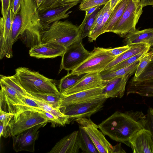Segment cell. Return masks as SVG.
Returning a JSON list of instances; mask_svg holds the SVG:
<instances>
[{
    "label": "cell",
    "instance_id": "obj_1",
    "mask_svg": "<svg viewBox=\"0 0 153 153\" xmlns=\"http://www.w3.org/2000/svg\"><path fill=\"white\" fill-rule=\"evenodd\" d=\"M44 30L35 0H21L19 11L13 16L11 35L13 44L19 39L30 48L42 43Z\"/></svg>",
    "mask_w": 153,
    "mask_h": 153
},
{
    "label": "cell",
    "instance_id": "obj_2",
    "mask_svg": "<svg viewBox=\"0 0 153 153\" xmlns=\"http://www.w3.org/2000/svg\"><path fill=\"white\" fill-rule=\"evenodd\" d=\"M146 115L139 111H116L98 125L102 133L111 139L130 147V138L146 128Z\"/></svg>",
    "mask_w": 153,
    "mask_h": 153
},
{
    "label": "cell",
    "instance_id": "obj_3",
    "mask_svg": "<svg viewBox=\"0 0 153 153\" xmlns=\"http://www.w3.org/2000/svg\"><path fill=\"white\" fill-rule=\"evenodd\" d=\"M27 92L60 94L53 80L25 67L15 70V74Z\"/></svg>",
    "mask_w": 153,
    "mask_h": 153
},
{
    "label": "cell",
    "instance_id": "obj_4",
    "mask_svg": "<svg viewBox=\"0 0 153 153\" xmlns=\"http://www.w3.org/2000/svg\"><path fill=\"white\" fill-rule=\"evenodd\" d=\"M79 38V27L67 20L59 21L53 23L41 35L42 43L54 42L66 48Z\"/></svg>",
    "mask_w": 153,
    "mask_h": 153
},
{
    "label": "cell",
    "instance_id": "obj_5",
    "mask_svg": "<svg viewBox=\"0 0 153 153\" xmlns=\"http://www.w3.org/2000/svg\"><path fill=\"white\" fill-rule=\"evenodd\" d=\"M115 58L108 52L106 48L95 47L89 57L71 72L78 74L100 73Z\"/></svg>",
    "mask_w": 153,
    "mask_h": 153
},
{
    "label": "cell",
    "instance_id": "obj_6",
    "mask_svg": "<svg viewBox=\"0 0 153 153\" xmlns=\"http://www.w3.org/2000/svg\"><path fill=\"white\" fill-rule=\"evenodd\" d=\"M143 7L140 2L130 0L126 10L111 32L121 37L135 31L136 25L143 13Z\"/></svg>",
    "mask_w": 153,
    "mask_h": 153
},
{
    "label": "cell",
    "instance_id": "obj_7",
    "mask_svg": "<svg viewBox=\"0 0 153 153\" xmlns=\"http://www.w3.org/2000/svg\"><path fill=\"white\" fill-rule=\"evenodd\" d=\"M107 99L103 96L62 107L60 109L69 117L70 122L79 118H89L102 109Z\"/></svg>",
    "mask_w": 153,
    "mask_h": 153
},
{
    "label": "cell",
    "instance_id": "obj_8",
    "mask_svg": "<svg viewBox=\"0 0 153 153\" xmlns=\"http://www.w3.org/2000/svg\"><path fill=\"white\" fill-rule=\"evenodd\" d=\"M48 122V120L41 114L28 110L14 115L8 128L10 136H13L34 126Z\"/></svg>",
    "mask_w": 153,
    "mask_h": 153
},
{
    "label": "cell",
    "instance_id": "obj_9",
    "mask_svg": "<svg viewBox=\"0 0 153 153\" xmlns=\"http://www.w3.org/2000/svg\"><path fill=\"white\" fill-rule=\"evenodd\" d=\"M79 39L66 48L61 56L62 59L59 73L62 70L71 71L83 63L90 56L91 52L86 50Z\"/></svg>",
    "mask_w": 153,
    "mask_h": 153
},
{
    "label": "cell",
    "instance_id": "obj_10",
    "mask_svg": "<svg viewBox=\"0 0 153 153\" xmlns=\"http://www.w3.org/2000/svg\"><path fill=\"white\" fill-rule=\"evenodd\" d=\"M75 120L89 136L99 153H113V146L98 129V125L86 117L79 118Z\"/></svg>",
    "mask_w": 153,
    "mask_h": 153
},
{
    "label": "cell",
    "instance_id": "obj_11",
    "mask_svg": "<svg viewBox=\"0 0 153 153\" xmlns=\"http://www.w3.org/2000/svg\"><path fill=\"white\" fill-rule=\"evenodd\" d=\"M13 13L10 7L5 17H2L0 20V59L4 57L11 58L13 56V44L11 29Z\"/></svg>",
    "mask_w": 153,
    "mask_h": 153
},
{
    "label": "cell",
    "instance_id": "obj_12",
    "mask_svg": "<svg viewBox=\"0 0 153 153\" xmlns=\"http://www.w3.org/2000/svg\"><path fill=\"white\" fill-rule=\"evenodd\" d=\"M46 124L37 125L12 136L14 150L16 152L21 151L34 152L35 142L39 137V129Z\"/></svg>",
    "mask_w": 153,
    "mask_h": 153
},
{
    "label": "cell",
    "instance_id": "obj_13",
    "mask_svg": "<svg viewBox=\"0 0 153 153\" xmlns=\"http://www.w3.org/2000/svg\"><path fill=\"white\" fill-rule=\"evenodd\" d=\"M0 109L12 113L16 105L25 104V98L15 88L0 80ZM13 114V113H12Z\"/></svg>",
    "mask_w": 153,
    "mask_h": 153
},
{
    "label": "cell",
    "instance_id": "obj_14",
    "mask_svg": "<svg viewBox=\"0 0 153 153\" xmlns=\"http://www.w3.org/2000/svg\"><path fill=\"white\" fill-rule=\"evenodd\" d=\"M79 2L76 1L66 4L43 12L39 13L41 23L44 31L53 23L68 18L70 12L67 13V12Z\"/></svg>",
    "mask_w": 153,
    "mask_h": 153
},
{
    "label": "cell",
    "instance_id": "obj_15",
    "mask_svg": "<svg viewBox=\"0 0 153 153\" xmlns=\"http://www.w3.org/2000/svg\"><path fill=\"white\" fill-rule=\"evenodd\" d=\"M66 48L54 42L42 43L30 49L29 55L37 59L53 58L62 56Z\"/></svg>",
    "mask_w": 153,
    "mask_h": 153
},
{
    "label": "cell",
    "instance_id": "obj_16",
    "mask_svg": "<svg viewBox=\"0 0 153 153\" xmlns=\"http://www.w3.org/2000/svg\"><path fill=\"white\" fill-rule=\"evenodd\" d=\"M130 147L134 153H153V140L146 128L136 133L129 139Z\"/></svg>",
    "mask_w": 153,
    "mask_h": 153
},
{
    "label": "cell",
    "instance_id": "obj_17",
    "mask_svg": "<svg viewBox=\"0 0 153 153\" xmlns=\"http://www.w3.org/2000/svg\"><path fill=\"white\" fill-rule=\"evenodd\" d=\"M103 85V82L99 73H87L74 85L61 93V98H64L79 92Z\"/></svg>",
    "mask_w": 153,
    "mask_h": 153
},
{
    "label": "cell",
    "instance_id": "obj_18",
    "mask_svg": "<svg viewBox=\"0 0 153 153\" xmlns=\"http://www.w3.org/2000/svg\"><path fill=\"white\" fill-rule=\"evenodd\" d=\"M81 149L79 131H76L57 142L49 153H78Z\"/></svg>",
    "mask_w": 153,
    "mask_h": 153
},
{
    "label": "cell",
    "instance_id": "obj_19",
    "mask_svg": "<svg viewBox=\"0 0 153 153\" xmlns=\"http://www.w3.org/2000/svg\"><path fill=\"white\" fill-rule=\"evenodd\" d=\"M104 85L79 92L61 98L60 108L104 96L102 90Z\"/></svg>",
    "mask_w": 153,
    "mask_h": 153
},
{
    "label": "cell",
    "instance_id": "obj_20",
    "mask_svg": "<svg viewBox=\"0 0 153 153\" xmlns=\"http://www.w3.org/2000/svg\"><path fill=\"white\" fill-rule=\"evenodd\" d=\"M132 74H129L123 77L116 78L104 82L103 94L107 99L122 97L125 94L128 80Z\"/></svg>",
    "mask_w": 153,
    "mask_h": 153
},
{
    "label": "cell",
    "instance_id": "obj_21",
    "mask_svg": "<svg viewBox=\"0 0 153 153\" xmlns=\"http://www.w3.org/2000/svg\"><path fill=\"white\" fill-rule=\"evenodd\" d=\"M126 95L137 94L142 97H153V79L142 81L131 79L127 83Z\"/></svg>",
    "mask_w": 153,
    "mask_h": 153
},
{
    "label": "cell",
    "instance_id": "obj_22",
    "mask_svg": "<svg viewBox=\"0 0 153 153\" xmlns=\"http://www.w3.org/2000/svg\"><path fill=\"white\" fill-rule=\"evenodd\" d=\"M125 38V42L127 45L146 44L153 46V28L141 30H136L127 34Z\"/></svg>",
    "mask_w": 153,
    "mask_h": 153
},
{
    "label": "cell",
    "instance_id": "obj_23",
    "mask_svg": "<svg viewBox=\"0 0 153 153\" xmlns=\"http://www.w3.org/2000/svg\"><path fill=\"white\" fill-rule=\"evenodd\" d=\"M130 0H121L112 10L104 27L102 33L111 32L114 26L120 20L126 10Z\"/></svg>",
    "mask_w": 153,
    "mask_h": 153
},
{
    "label": "cell",
    "instance_id": "obj_24",
    "mask_svg": "<svg viewBox=\"0 0 153 153\" xmlns=\"http://www.w3.org/2000/svg\"><path fill=\"white\" fill-rule=\"evenodd\" d=\"M140 60L128 66L116 70L104 71L100 72L99 74L103 83L116 78L123 77L129 74H133L137 69Z\"/></svg>",
    "mask_w": 153,
    "mask_h": 153
},
{
    "label": "cell",
    "instance_id": "obj_25",
    "mask_svg": "<svg viewBox=\"0 0 153 153\" xmlns=\"http://www.w3.org/2000/svg\"><path fill=\"white\" fill-rule=\"evenodd\" d=\"M150 46H151L146 44L132 45V47L130 49L116 57L108 65L103 71L107 70L124 60L138 54Z\"/></svg>",
    "mask_w": 153,
    "mask_h": 153
},
{
    "label": "cell",
    "instance_id": "obj_26",
    "mask_svg": "<svg viewBox=\"0 0 153 153\" xmlns=\"http://www.w3.org/2000/svg\"><path fill=\"white\" fill-rule=\"evenodd\" d=\"M105 10L102 17L96 26L91 31L88 36L89 42L95 41L97 38L103 34L102 31L112 12L110 9V1L104 5Z\"/></svg>",
    "mask_w": 153,
    "mask_h": 153
},
{
    "label": "cell",
    "instance_id": "obj_27",
    "mask_svg": "<svg viewBox=\"0 0 153 153\" xmlns=\"http://www.w3.org/2000/svg\"><path fill=\"white\" fill-rule=\"evenodd\" d=\"M27 96L35 101L42 110L48 112L56 117L61 123L62 126H64L70 123L69 117L63 114L60 108H54L51 105L31 96L27 92Z\"/></svg>",
    "mask_w": 153,
    "mask_h": 153
},
{
    "label": "cell",
    "instance_id": "obj_28",
    "mask_svg": "<svg viewBox=\"0 0 153 153\" xmlns=\"http://www.w3.org/2000/svg\"><path fill=\"white\" fill-rule=\"evenodd\" d=\"M86 74H78L68 72L60 80L58 88L60 93L74 85Z\"/></svg>",
    "mask_w": 153,
    "mask_h": 153
},
{
    "label": "cell",
    "instance_id": "obj_29",
    "mask_svg": "<svg viewBox=\"0 0 153 153\" xmlns=\"http://www.w3.org/2000/svg\"><path fill=\"white\" fill-rule=\"evenodd\" d=\"M27 93L54 108H60L61 94L36 93L31 92Z\"/></svg>",
    "mask_w": 153,
    "mask_h": 153
},
{
    "label": "cell",
    "instance_id": "obj_30",
    "mask_svg": "<svg viewBox=\"0 0 153 153\" xmlns=\"http://www.w3.org/2000/svg\"><path fill=\"white\" fill-rule=\"evenodd\" d=\"M79 126L81 149L82 152L99 153L89 136L80 125Z\"/></svg>",
    "mask_w": 153,
    "mask_h": 153
},
{
    "label": "cell",
    "instance_id": "obj_31",
    "mask_svg": "<svg viewBox=\"0 0 153 153\" xmlns=\"http://www.w3.org/2000/svg\"><path fill=\"white\" fill-rule=\"evenodd\" d=\"M100 10V7L87 18L84 17L81 24L78 26L80 39L82 40L88 36L93 27L96 15Z\"/></svg>",
    "mask_w": 153,
    "mask_h": 153
},
{
    "label": "cell",
    "instance_id": "obj_32",
    "mask_svg": "<svg viewBox=\"0 0 153 153\" xmlns=\"http://www.w3.org/2000/svg\"><path fill=\"white\" fill-rule=\"evenodd\" d=\"M151 46L145 48L141 52L117 64L109 69L105 71H113L128 66L137 61L140 60L151 49Z\"/></svg>",
    "mask_w": 153,
    "mask_h": 153
},
{
    "label": "cell",
    "instance_id": "obj_33",
    "mask_svg": "<svg viewBox=\"0 0 153 153\" xmlns=\"http://www.w3.org/2000/svg\"><path fill=\"white\" fill-rule=\"evenodd\" d=\"M0 80L14 88L24 96L27 95V92L22 87L15 74L8 76L1 75Z\"/></svg>",
    "mask_w": 153,
    "mask_h": 153
},
{
    "label": "cell",
    "instance_id": "obj_34",
    "mask_svg": "<svg viewBox=\"0 0 153 153\" xmlns=\"http://www.w3.org/2000/svg\"><path fill=\"white\" fill-rule=\"evenodd\" d=\"M111 0H83L79 6V9L82 11H86L90 8L105 5Z\"/></svg>",
    "mask_w": 153,
    "mask_h": 153
},
{
    "label": "cell",
    "instance_id": "obj_35",
    "mask_svg": "<svg viewBox=\"0 0 153 153\" xmlns=\"http://www.w3.org/2000/svg\"><path fill=\"white\" fill-rule=\"evenodd\" d=\"M152 61V56L149 51L140 60L139 64L135 72L133 79L138 77L143 73L146 67Z\"/></svg>",
    "mask_w": 153,
    "mask_h": 153
},
{
    "label": "cell",
    "instance_id": "obj_36",
    "mask_svg": "<svg viewBox=\"0 0 153 153\" xmlns=\"http://www.w3.org/2000/svg\"><path fill=\"white\" fill-rule=\"evenodd\" d=\"M152 79H153V60L150 62L138 77L131 79L134 81H140Z\"/></svg>",
    "mask_w": 153,
    "mask_h": 153
},
{
    "label": "cell",
    "instance_id": "obj_37",
    "mask_svg": "<svg viewBox=\"0 0 153 153\" xmlns=\"http://www.w3.org/2000/svg\"><path fill=\"white\" fill-rule=\"evenodd\" d=\"M132 45H126L113 48H106V51L111 55L116 57L126 51L130 49Z\"/></svg>",
    "mask_w": 153,
    "mask_h": 153
},
{
    "label": "cell",
    "instance_id": "obj_38",
    "mask_svg": "<svg viewBox=\"0 0 153 153\" xmlns=\"http://www.w3.org/2000/svg\"><path fill=\"white\" fill-rule=\"evenodd\" d=\"M14 116L12 113L6 112L0 109V120L3 124L4 127H8L9 123Z\"/></svg>",
    "mask_w": 153,
    "mask_h": 153
},
{
    "label": "cell",
    "instance_id": "obj_39",
    "mask_svg": "<svg viewBox=\"0 0 153 153\" xmlns=\"http://www.w3.org/2000/svg\"><path fill=\"white\" fill-rule=\"evenodd\" d=\"M146 128L150 132L153 140V115L149 109L146 115Z\"/></svg>",
    "mask_w": 153,
    "mask_h": 153
},
{
    "label": "cell",
    "instance_id": "obj_40",
    "mask_svg": "<svg viewBox=\"0 0 153 153\" xmlns=\"http://www.w3.org/2000/svg\"><path fill=\"white\" fill-rule=\"evenodd\" d=\"M1 13L2 17H5L7 11L10 7V0H1Z\"/></svg>",
    "mask_w": 153,
    "mask_h": 153
},
{
    "label": "cell",
    "instance_id": "obj_41",
    "mask_svg": "<svg viewBox=\"0 0 153 153\" xmlns=\"http://www.w3.org/2000/svg\"><path fill=\"white\" fill-rule=\"evenodd\" d=\"M21 0H14L10 8L14 15L19 11L21 5Z\"/></svg>",
    "mask_w": 153,
    "mask_h": 153
},
{
    "label": "cell",
    "instance_id": "obj_42",
    "mask_svg": "<svg viewBox=\"0 0 153 153\" xmlns=\"http://www.w3.org/2000/svg\"><path fill=\"white\" fill-rule=\"evenodd\" d=\"M126 152L122 148L121 143L113 146V153H125Z\"/></svg>",
    "mask_w": 153,
    "mask_h": 153
},
{
    "label": "cell",
    "instance_id": "obj_43",
    "mask_svg": "<svg viewBox=\"0 0 153 153\" xmlns=\"http://www.w3.org/2000/svg\"><path fill=\"white\" fill-rule=\"evenodd\" d=\"M100 6H97L90 8L89 10L85 11V17L87 18L90 15L93 13L97 9L100 7Z\"/></svg>",
    "mask_w": 153,
    "mask_h": 153
},
{
    "label": "cell",
    "instance_id": "obj_44",
    "mask_svg": "<svg viewBox=\"0 0 153 153\" xmlns=\"http://www.w3.org/2000/svg\"><path fill=\"white\" fill-rule=\"evenodd\" d=\"M140 2L143 7L147 6L152 5L153 3V0H140Z\"/></svg>",
    "mask_w": 153,
    "mask_h": 153
},
{
    "label": "cell",
    "instance_id": "obj_45",
    "mask_svg": "<svg viewBox=\"0 0 153 153\" xmlns=\"http://www.w3.org/2000/svg\"><path fill=\"white\" fill-rule=\"evenodd\" d=\"M121 0H111L110 1V9L112 11L115 6Z\"/></svg>",
    "mask_w": 153,
    "mask_h": 153
},
{
    "label": "cell",
    "instance_id": "obj_46",
    "mask_svg": "<svg viewBox=\"0 0 153 153\" xmlns=\"http://www.w3.org/2000/svg\"><path fill=\"white\" fill-rule=\"evenodd\" d=\"M4 127L3 123L1 122L0 123V138H1L2 136V134L3 132Z\"/></svg>",
    "mask_w": 153,
    "mask_h": 153
},
{
    "label": "cell",
    "instance_id": "obj_47",
    "mask_svg": "<svg viewBox=\"0 0 153 153\" xmlns=\"http://www.w3.org/2000/svg\"><path fill=\"white\" fill-rule=\"evenodd\" d=\"M45 0H36V1L37 8Z\"/></svg>",
    "mask_w": 153,
    "mask_h": 153
},
{
    "label": "cell",
    "instance_id": "obj_48",
    "mask_svg": "<svg viewBox=\"0 0 153 153\" xmlns=\"http://www.w3.org/2000/svg\"><path fill=\"white\" fill-rule=\"evenodd\" d=\"M152 56V60H153V48H152L151 50L149 51Z\"/></svg>",
    "mask_w": 153,
    "mask_h": 153
},
{
    "label": "cell",
    "instance_id": "obj_49",
    "mask_svg": "<svg viewBox=\"0 0 153 153\" xmlns=\"http://www.w3.org/2000/svg\"><path fill=\"white\" fill-rule=\"evenodd\" d=\"M149 110L151 113L153 115V108H149Z\"/></svg>",
    "mask_w": 153,
    "mask_h": 153
},
{
    "label": "cell",
    "instance_id": "obj_50",
    "mask_svg": "<svg viewBox=\"0 0 153 153\" xmlns=\"http://www.w3.org/2000/svg\"><path fill=\"white\" fill-rule=\"evenodd\" d=\"M133 1L135 2H140V0H132Z\"/></svg>",
    "mask_w": 153,
    "mask_h": 153
},
{
    "label": "cell",
    "instance_id": "obj_51",
    "mask_svg": "<svg viewBox=\"0 0 153 153\" xmlns=\"http://www.w3.org/2000/svg\"><path fill=\"white\" fill-rule=\"evenodd\" d=\"M13 0H10V7H11L12 6V5L13 4Z\"/></svg>",
    "mask_w": 153,
    "mask_h": 153
},
{
    "label": "cell",
    "instance_id": "obj_52",
    "mask_svg": "<svg viewBox=\"0 0 153 153\" xmlns=\"http://www.w3.org/2000/svg\"><path fill=\"white\" fill-rule=\"evenodd\" d=\"M152 6L153 7V4H152Z\"/></svg>",
    "mask_w": 153,
    "mask_h": 153
},
{
    "label": "cell",
    "instance_id": "obj_53",
    "mask_svg": "<svg viewBox=\"0 0 153 153\" xmlns=\"http://www.w3.org/2000/svg\"><path fill=\"white\" fill-rule=\"evenodd\" d=\"M36 1V0H35V1Z\"/></svg>",
    "mask_w": 153,
    "mask_h": 153
}]
</instances>
